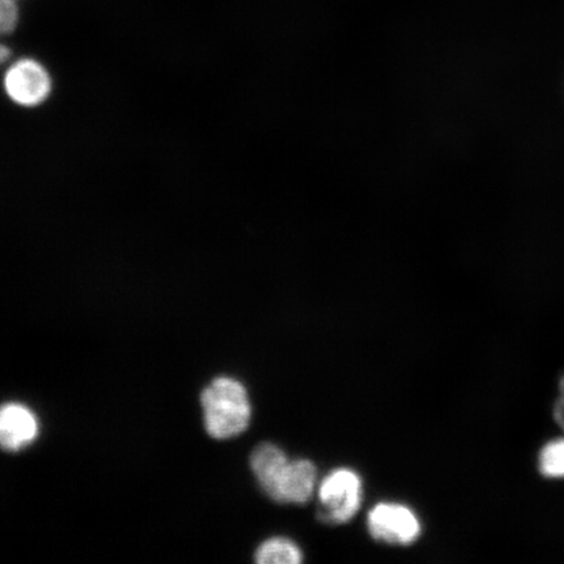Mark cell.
Returning <instances> with one entry per match:
<instances>
[{
  "label": "cell",
  "mask_w": 564,
  "mask_h": 564,
  "mask_svg": "<svg viewBox=\"0 0 564 564\" xmlns=\"http://www.w3.org/2000/svg\"><path fill=\"white\" fill-rule=\"evenodd\" d=\"M251 469L268 497L279 503L305 505L316 484V468L310 460H289L272 443L260 444L250 458Z\"/></svg>",
  "instance_id": "obj_1"
},
{
  "label": "cell",
  "mask_w": 564,
  "mask_h": 564,
  "mask_svg": "<svg viewBox=\"0 0 564 564\" xmlns=\"http://www.w3.org/2000/svg\"><path fill=\"white\" fill-rule=\"evenodd\" d=\"M558 387L560 397L555 400L553 414L556 425H558L564 433V377L561 379Z\"/></svg>",
  "instance_id": "obj_10"
},
{
  "label": "cell",
  "mask_w": 564,
  "mask_h": 564,
  "mask_svg": "<svg viewBox=\"0 0 564 564\" xmlns=\"http://www.w3.org/2000/svg\"><path fill=\"white\" fill-rule=\"evenodd\" d=\"M539 470L550 479H564V438L549 442L539 455Z\"/></svg>",
  "instance_id": "obj_8"
},
{
  "label": "cell",
  "mask_w": 564,
  "mask_h": 564,
  "mask_svg": "<svg viewBox=\"0 0 564 564\" xmlns=\"http://www.w3.org/2000/svg\"><path fill=\"white\" fill-rule=\"evenodd\" d=\"M11 51L3 44H0V65H3L7 61L10 59Z\"/></svg>",
  "instance_id": "obj_11"
},
{
  "label": "cell",
  "mask_w": 564,
  "mask_h": 564,
  "mask_svg": "<svg viewBox=\"0 0 564 564\" xmlns=\"http://www.w3.org/2000/svg\"><path fill=\"white\" fill-rule=\"evenodd\" d=\"M204 426L215 440H230L250 425L251 404L246 388L238 380L220 377L202 393Z\"/></svg>",
  "instance_id": "obj_2"
},
{
  "label": "cell",
  "mask_w": 564,
  "mask_h": 564,
  "mask_svg": "<svg viewBox=\"0 0 564 564\" xmlns=\"http://www.w3.org/2000/svg\"><path fill=\"white\" fill-rule=\"evenodd\" d=\"M52 77L37 61L21 59L7 70L4 88L11 100L21 106L41 105L52 94Z\"/></svg>",
  "instance_id": "obj_5"
},
{
  "label": "cell",
  "mask_w": 564,
  "mask_h": 564,
  "mask_svg": "<svg viewBox=\"0 0 564 564\" xmlns=\"http://www.w3.org/2000/svg\"><path fill=\"white\" fill-rule=\"evenodd\" d=\"M17 2H18V0H17Z\"/></svg>",
  "instance_id": "obj_12"
},
{
  "label": "cell",
  "mask_w": 564,
  "mask_h": 564,
  "mask_svg": "<svg viewBox=\"0 0 564 564\" xmlns=\"http://www.w3.org/2000/svg\"><path fill=\"white\" fill-rule=\"evenodd\" d=\"M319 499L324 521L348 523L362 503L361 478L350 469L330 471L321 484Z\"/></svg>",
  "instance_id": "obj_3"
},
{
  "label": "cell",
  "mask_w": 564,
  "mask_h": 564,
  "mask_svg": "<svg viewBox=\"0 0 564 564\" xmlns=\"http://www.w3.org/2000/svg\"><path fill=\"white\" fill-rule=\"evenodd\" d=\"M302 560L301 549L293 541L282 538L263 542L256 553L259 564H300Z\"/></svg>",
  "instance_id": "obj_7"
},
{
  "label": "cell",
  "mask_w": 564,
  "mask_h": 564,
  "mask_svg": "<svg viewBox=\"0 0 564 564\" xmlns=\"http://www.w3.org/2000/svg\"><path fill=\"white\" fill-rule=\"evenodd\" d=\"M39 421L30 408L10 403L0 406V447L19 451L37 438Z\"/></svg>",
  "instance_id": "obj_6"
},
{
  "label": "cell",
  "mask_w": 564,
  "mask_h": 564,
  "mask_svg": "<svg viewBox=\"0 0 564 564\" xmlns=\"http://www.w3.org/2000/svg\"><path fill=\"white\" fill-rule=\"evenodd\" d=\"M19 20L17 0H0V37L15 31Z\"/></svg>",
  "instance_id": "obj_9"
},
{
  "label": "cell",
  "mask_w": 564,
  "mask_h": 564,
  "mask_svg": "<svg viewBox=\"0 0 564 564\" xmlns=\"http://www.w3.org/2000/svg\"><path fill=\"white\" fill-rule=\"evenodd\" d=\"M370 534L392 545H411L421 534L415 513L404 505L379 503L369 513Z\"/></svg>",
  "instance_id": "obj_4"
}]
</instances>
